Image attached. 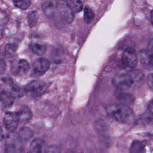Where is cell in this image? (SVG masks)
Here are the masks:
<instances>
[{
	"label": "cell",
	"instance_id": "cell-3",
	"mask_svg": "<svg viewBox=\"0 0 153 153\" xmlns=\"http://www.w3.org/2000/svg\"><path fill=\"white\" fill-rule=\"evenodd\" d=\"M22 142L18 133H10L6 138L4 153H22Z\"/></svg>",
	"mask_w": 153,
	"mask_h": 153
},
{
	"label": "cell",
	"instance_id": "cell-7",
	"mask_svg": "<svg viewBox=\"0 0 153 153\" xmlns=\"http://www.w3.org/2000/svg\"><path fill=\"white\" fill-rule=\"evenodd\" d=\"M20 123L17 112H7L4 117V124L5 128L10 132H14Z\"/></svg>",
	"mask_w": 153,
	"mask_h": 153
},
{
	"label": "cell",
	"instance_id": "cell-24",
	"mask_svg": "<svg viewBox=\"0 0 153 153\" xmlns=\"http://www.w3.org/2000/svg\"><path fill=\"white\" fill-rule=\"evenodd\" d=\"M13 4L17 7L25 10H27L30 5L31 2L29 0H23V1H14Z\"/></svg>",
	"mask_w": 153,
	"mask_h": 153
},
{
	"label": "cell",
	"instance_id": "cell-21",
	"mask_svg": "<svg viewBox=\"0 0 153 153\" xmlns=\"http://www.w3.org/2000/svg\"><path fill=\"white\" fill-rule=\"evenodd\" d=\"M27 23L30 27L35 26L38 20V15L36 11H32L29 12L27 14Z\"/></svg>",
	"mask_w": 153,
	"mask_h": 153
},
{
	"label": "cell",
	"instance_id": "cell-14",
	"mask_svg": "<svg viewBox=\"0 0 153 153\" xmlns=\"http://www.w3.org/2000/svg\"><path fill=\"white\" fill-rule=\"evenodd\" d=\"M14 99L15 97L10 91L2 89L0 94V101L4 106H11L13 104Z\"/></svg>",
	"mask_w": 153,
	"mask_h": 153
},
{
	"label": "cell",
	"instance_id": "cell-31",
	"mask_svg": "<svg viewBox=\"0 0 153 153\" xmlns=\"http://www.w3.org/2000/svg\"><path fill=\"white\" fill-rule=\"evenodd\" d=\"M2 89H1V88H0V94H1V91H2Z\"/></svg>",
	"mask_w": 153,
	"mask_h": 153
},
{
	"label": "cell",
	"instance_id": "cell-1",
	"mask_svg": "<svg viewBox=\"0 0 153 153\" xmlns=\"http://www.w3.org/2000/svg\"><path fill=\"white\" fill-rule=\"evenodd\" d=\"M107 113L117 121L123 124H130L134 120V114L131 109L124 104L109 106Z\"/></svg>",
	"mask_w": 153,
	"mask_h": 153
},
{
	"label": "cell",
	"instance_id": "cell-9",
	"mask_svg": "<svg viewBox=\"0 0 153 153\" xmlns=\"http://www.w3.org/2000/svg\"><path fill=\"white\" fill-rule=\"evenodd\" d=\"M48 146L45 141L40 137L35 138L30 143V153H47Z\"/></svg>",
	"mask_w": 153,
	"mask_h": 153
},
{
	"label": "cell",
	"instance_id": "cell-18",
	"mask_svg": "<svg viewBox=\"0 0 153 153\" xmlns=\"http://www.w3.org/2000/svg\"><path fill=\"white\" fill-rule=\"evenodd\" d=\"M18 134L22 140H28L32 137L33 133L30 128L24 127L20 130Z\"/></svg>",
	"mask_w": 153,
	"mask_h": 153
},
{
	"label": "cell",
	"instance_id": "cell-17",
	"mask_svg": "<svg viewBox=\"0 0 153 153\" xmlns=\"http://www.w3.org/2000/svg\"><path fill=\"white\" fill-rule=\"evenodd\" d=\"M130 153H146L145 145L140 140H133L130 148Z\"/></svg>",
	"mask_w": 153,
	"mask_h": 153
},
{
	"label": "cell",
	"instance_id": "cell-20",
	"mask_svg": "<svg viewBox=\"0 0 153 153\" xmlns=\"http://www.w3.org/2000/svg\"><path fill=\"white\" fill-rule=\"evenodd\" d=\"M72 11L74 13H79L83 8V5L81 1L72 0L67 1Z\"/></svg>",
	"mask_w": 153,
	"mask_h": 153
},
{
	"label": "cell",
	"instance_id": "cell-27",
	"mask_svg": "<svg viewBox=\"0 0 153 153\" xmlns=\"http://www.w3.org/2000/svg\"><path fill=\"white\" fill-rule=\"evenodd\" d=\"M3 81H4V82L5 83V84H8V85H13V80L10 78H9V77H5V78H4L3 79Z\"/></svg>",
	"mask_w": 153,
	"mask_h": 153
},
{
	"label": "cell",
	"instance_id": "cell-5",
	"mask_svg": "<svg viewBox=\"0 0 153 153\" xmlns=\"http://www.w3.org/2000/svg\"><path fill=\"white\" fill-rule=\"evenodd\" d=\"M121 60L127 67L134 68L138 62L137 55L135 50L131 47L126 48L122 54Z\"/></svg>",
	"mask_w": 153,
	"mask_h": 153
},
{
	"label": "cell",
	"instance_id": "cell-22",
	"mask_svg": "<svg viewBox=\"0 0 153 153\" xmlns=\"http://www.w3.org/2000/svg\"><path fill=\"white\" fill-rule=\"evenodd\" d=\"M94 17V14L92 10L88 7H85L84 10V19L85 23H91Z\"/></svg>",
	"mask_w": 153,
	"mask_h": 153
},
{
	"label": "cell",
	"instance_id": "cell-25",
	"mask_svg": "<svg viewBox=\"0 0 153 153\" xmlns=\"http://www.w3.org/2000/svg\"><path fill=\"white\" fill-rule=\"evenodd\" d=\"M7 69L6 62L4 59L0 58V74H4Z\"/></svg>",
	"mask_w": 153,
	"mask_h": 153
},
{
	"label": "cell",
	"instance_id": "cell-12",
	"mask_svg": "<svg viewBox=\"0 0 153 153\" xmlns=\"http://www.w3.org/2000/svg\"><path fill=\"white\" fill-rule=\"evenodd\" d=\"M29 69V63L25 59H20L17 62L13 67L14 74L19 76H22L26 74Z\"/></svg>",
	"mask_w": 153,
	"mask_h": 153
},
{
	"label": "cell",
	"instance_id": "cell-4",
	"mask_svg": "<svg viewBox=\"0 0 153 153\" xmlns=\"http://www.w3.org/2000/svg\"><path fill=\"white\" fill-rule=\"evenodd\" d=\"M47 88V84L42 81L34 80L25 85V92L32 97H39L42 95Z\"/></svg>",
	"mask_w": 153,
	"mask_h": 153
},
{
	"label": "cell",
	"instance_id": "cell-30",
	"mask_svg": "<svg viewBox=\"0 0 153 153\" xmlns=\"http://www.w3.org/2000/svg\"><path fill=\"white\" fill-rule=\"evenodd\" d=\"M152 10L151 11V13H150V17H151V23H152Z\"/></svg>",
	"mask_w": 153,
	"mask_h": 153
},
{
	"label": "cell",
	"instance_id": "cell-28",
	"mask_svg": "<svg viewBox=\"0 0 153 153\" xmlns=\"http://www.w3.org/2000/svg\"><path fill=\"white\" fill-rule=\"evenodd\" d=\"M148 110L149 112L151 114H152V110H153V103H152V100H151L148 104Z\"/></svg>",
	"mask_w": 153,
	"mask_h": 153
},
{
	"label": "cell",
	"instance_id": "cell-23",
	"mask_svg": "<svg viewBox=\"0 0 153 153\" xmlns=\"http://www.w3.org/2000/svg\"><path fill=\"white\" fill-rule=\"evenodd\" d=\"M12 94L14 95V96H17V97H22L23 96L25 92L24 88H22L18 85L14 84L11 85V91Z\"/></svg>",
	"mask_w": 153,
	"mask_h": 153
},
{
	"label": "cell",
	"instance_id": "cell-29",
	"mask_svg": "<svg viewBox=\"0 0 153 153\" xmlns=\"http://www.w3.org/2000/svg\"><path fill=\"white\" fill-rule=\"evenodd\" d=\"M4 137V134H3V131H2V127L1 126V124H0V141L2 140Z\"/></svg>",
	"mask_w": 153,
	"mask_h": 153
},
{
	"label": "cell",
	"instance_id": "cell-2",
	"mask_svg": "<svg viewBox=\"0 0 153 153\" xmlns=\"http://www.w3.org/2000/svg\"><path fill=\"white\" fill-rule=\"evenodd\" d=\"M113 84L119 90H124L130 88L135 82L133 72H120L112 79Z\"/></svg>",
	"mask_w": 153,
	"mask_h": 153
},
{
	"label": "cell",
	"instance_id": "cell-19",
	"mask_svg": "<svg viewBox=\"0 0 153 153\" xmlns=\"http://www.w3.org/2000/svg\"><path fill=\"white\" fill-rule=\"evenodd\" d=\"M8 21V16L7 13L0 9V39L3 37L4 29Z\"/></svg>",
	"mask_w": 153,
	"mask_h": 153
},
{
	"label": "cell",
	"instance_id": "cell-11",
	"mask_svg": "<svg viewBox=\"0 0 153 153\" xmlns=\"http://www.w3.org/2000/svg\"><path fill=\"white\" fill-rule=\"evenodd\" d=\"M17 112L19 117L20 123L23 124L29 123L32 118V114L31 110L26 105L22 106Z\"/></svg>",
	"mask_w": 153,
	"mask_h": 153
},
{
	"label": "cell",
	"instance_id": "cell-34",
	"mask_svg": "<svg viewBox=\"0 0 153 153\" xmlns=\"http://www.w3.org/2000/svg\"><path fill=\"white\" fill-rule=\"evenodd\" d=\"M0 58H1V57H0Z\"/></svg>",
	"mask_w": 153,
	"mask_h": 153
},
{
	"label": "cell",
	"instance_id": "cell-15",
	"mask_svg": "<svg viewBox=\"0 0 153 153\" xmlns=\"http://www.w3.org/2000/svg\"><path fill=\"white\" fill-rule=\"evenodd\" d=\"M17 47V45L14 43H9L6 45L5 48V56L8 60L11 62L14 60Z\"/></svg>",
	"mask_w": 153,
	"mask_h": 153
},
{
	"label": "cell",
	"instance_id": "cell-10",
	"mask_svg": "<svg viewBox=\"0 0 153 153\" xmlns=\"http://www.w3.org/2000/svg\"><path fill=\"white\" fill-rule=\"evenodd\" d=\"M139 59L142 66L147 69L151 70L152 68V48L146 50H142L139 52Z\"/></svg>",
	"mask_w": 153,
	"mask_h": 153
},
{
	"label": "cell",
	"instance_id": "cell-6",
	"mask_svg": "<svg viewBox=\"0 0 153 153\" xmlns=\"http://www.w3.org/2000/svg\"><path fill=\"white\" fill-rule=\"evenodd\" d=\"M56 7L58 13L67 23H71L73 22L75 18L74 13L67 1H58L56 2Z\"/></svg>",
	"mask_w": 153,
	"mask_h": 153
},
{
	"label": "cell",
	"instance_id": "cell-32",
	"mask_svg": "<svg viewBox=\"0 0 153 153\" xmlns=\"http://www.w3.org/2000/svg\"><path fill=\"white\" fill-rule=\"evenodd\" d=\"M26 153H30V152L28 151V152H26Z\"/></svg>",
	"mask_w": 153,
	"mask_h": 153
},
{
	"label": "cell",
	"instance_id": "cell-16",
	"mask_svg": "<svg viewBox=\"0 0 153 153\" xmlns=\"http://www.w3.org/2000/svg\"><path fill=\"white\" fill-rule=\"evenodd\" d=\"M32 51L38 56H42L46 51V47L43 43L39 42H32L30 44Z\"/></svg>",
	"mask_w": 153,
	"mask_h": 153
},
{
	"label": "cell",
	"instance_id": "cell-33",
	"mask_svg": "<svg viewBox=\"0 0 153 153\" xmlns=\"http://www.w3.org/2000/svg\"><path fill=\"white\" fill-rule=\"evenodd\" d=\"M68 153H73V152H68Z\"/></svg>",
	"mask_w": 153,
	"mask_h": 153
},
{
	"label": "cell",
	"instance_id": "cell-26",
	"mask_svg": "<svg viewBox=\"0 0 153 153\" xmlns=\"http://www.w3.org/2000/svg\"><path fill=\"white\" fill-rule=\"evenodd\" d=\"M147 82H148V86L152 89V86H153V79H152V74H150L148 76V78H147Z\"/></svg>",
	"mask_w": 153,
	"mask_h": 153
},
{
	"label": "cell",
	"instance_id": "cell-13",
	"mask_svg": "<svg viewBox=\"0 0 153 153\" xmlns=\"http://www.w3.org/2000/svg\"><path fill=\"white\" fill-rule=\"evenodd\" d=\"M42 8L44 13L50 17H53L57 11L56 3L52 1H46L42 4Z\"/></svg>",
	"mask_w": 153,
	"mask_h": 153
},
{
	"label": "cell",
	"instance_id": "cell-8",
	"mask_svg": "<svg viewBox=\"0 0 153 153\" xmlns=\"http://www.w3.org/2000/svg\"><path fill=\"white\" fill-rule=\"evenodd\" d=\"M50 62L44 58H40L36 60L33 65L32 75L33 76H40L44 75L49 69Z\"/></svg>",
	"mask_w": 153,
	"mask_h": 153
}]
</instances>
